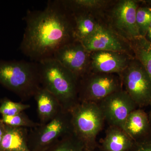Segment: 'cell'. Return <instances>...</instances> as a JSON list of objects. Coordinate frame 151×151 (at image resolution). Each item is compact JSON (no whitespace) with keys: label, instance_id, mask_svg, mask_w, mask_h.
<instances>
[{"label":"cell","instance_id":"cell-1","mask_svg":"<svg viewBox=\"0 0 151 151\" xmlns=\"http://www.w3.org/2000/svg\"><path fill=\"white\" fill-rule=\"evenodd\" d=\"M62 1H49L40 10L27 12L26 26L19 49L31 61L52 57L66 44L75 40L73 22Z\"/></svg>","mask_w":151,"mask_h":151},{"label":"cell","instance_id":"cell-2","mask_svg":"<svg viewBox=\"0 0 151 151\" xmlns=\"http://www.w3.org/2000/svg\"><path fill=\"white\" fill-rule=\"evenodd\" d=\"M38 63L40 86L56 97L64 111H69L79 103V78L52 57Z\"/></svg>","mask_w":151,"mask_h":151},{"label":"cell","instance_id":"cell-3","mask_svg":"<svg viewBox=\"0 0 151 151\" xmlns=\"http://www.w3.org/2000/svg\"><path fill=\"white\" fill-rule=\"evenodd\" d=\"M0 85L16 94L22 101L29 100L41 86L38 63L0 60Z\"/></svg>","mask_w":151,"mask_h":151},{"label":"cell","instance_id":"cell-4","mask_svg":"<svg viewBox=\"0 0 151 151\" xmlns=\"http://www.w3.org/2000/svg\"><path fill=\"white\" fill-rule=\"evenodd\" d=\"M70 112L73 134L82 143L84 151H94L98 147L97 135L105 122L98 104L79 102Z\"/></svg>","mask_w":151,"mask_h":151},{"label":"cell","instance_id":"cell-5","mask_svg":"<svg viewBox=\"0 0 151 151\" xmlns=\"http://www.w3.org/2000/svg\"><path fill=\"white\" fill-rule=\"evenodd\" d=\"M72 133L70 112L62 110L50 122L30 129L29 148L30 151H44L60 139Z\"/></svg>","mask_w":151,"mask_h":151},{"label":"cell","instance_id":"cell-6","mask_svg":"<svg viewBox=\"0 0 151 151\" xmlns=\"http://www.w3.org/2000/svg\"><path fill=\"white\" fill-rule=\"evenodd\" d=\"M122 84L121 77L114 74L87 73L79 80V102L98 103L113 92L122 89Z\"/></svg>","mask_w":151,"mask_h":151},{"label":"cell","instance_id":"cell-7","mask_svg":"<svg viewBox=\"0 0 151 151\" xmlns=\"http://www.w3.org/2000/svg\"><path fill=\"white\" fill-rule=\"evenodd\" d=\"M125 91L141 108L149 105L151 98V80L142 64L132 59L120 74Z\"/></svg>","mask_w":151,"mask_h":151},{"label":"cell","instance_id":"cell-8","mask_svg":"<svg viewBox=\"0 0 151 151\" xmlns=\"http://www.w3.org/2000/svg\"><path fill=\"white\" fill-rule=\"evenodd\" d=\"M97 104L109 126L122 129L130 113L138 107L127 92L122 89L108 95Z\"/></svg>","mask_w":151,"mask_h":151},{"label":"cell","instance_id":"cell-9","mask_svg":"<svg viewBox=\"0 0 151 151\" xmlns=\"http://www.w3.org/2000/svg\"><path fill=\"white\" fill-rule=\"evenodd\" d=\"M52 57L79 79L88 73L90 53L80 42L75 40L66 44L57 50Z\"/></svg>","mask_w":151,"mask_h":151},{"label":"cell","instance_id":"cell-10","mask_svg":"<svg viewBox=\"0 0 151 151\" xmlns=\"http://www.w3.org/2000/svg\"><path fill=\"white\" fill-rule=\"evenodd\" d=\"M132 60L124 52L97 51L90 53L89 64L94 73L120 75Z\"/></svg>","mask_w":151,"mask_h":151},{"label":"cell","instance_id":"cell-11","mask_svg":"<svg viewBox=\"0 0 151 151\" xmlns=\"http://www.w3.org/2000/svg\"><path fill=\"white\" fill-rule=\"evenodd\" d=\"M138 8L135 1L125 0L117 4L113 12L116 27L133 40L141 37L136 21Z\"/></svg>","mask_w":151,"mask_h":151},{"label":"cell","instance_id":"cell-12","mask_svg":"<svg viewBox=\"0 0 151 151\" xmlns=\"http://www.w3.org/2000/svg\"><path fill=\"white\" fill-rule=\"evenodd\" d=\"M80 42L89 53L97 51L124 52L125 50L124 43L117 36L98 24L92 34Z\"/></svg>","mask_w":151,"mask_h":151},{"label":"cell","instance_id":"cell-13","mask_svg":"<svg viewBox=\"0 0 151 151\" xmlns=\"http://www.w3.org/2000/svg\"><path fill=\"white\" fill-rule=\"evenodd\" d=\"M34 97L37 105L38 116L41 124L50 122L63 110L56 97L42 86L38 89Z\"/></svg>","mask_w":151,"mask_h":151},{"label":"cell","instance_id":"cell-14","mask_svg":"<svg viewBox=\"0 0 151 151\" xmlns=\"http://www.w3.org/2000/svg\"><path fill=\"white\" fill-rule=\"evenodd\" d=\"M123 129L134 141L148 136L151 134L148 115L141 108L135 109L127 117Z\"/></svg>","mask_w":151,"mask_h":151},{"label":"cell","instance_id":"cell-15","mask_svg":"<svg viewBox=\"0 0 151 151\" xmlns=\"http://www.w3.org/2000/svg\"><path fill=\"white\" fill-rule=\"evenodd\" d=\"M134 142L122 128L109 126L100 148L101 151H127Z\"/></svg>","mask_w":151,"mask_h":151},{"label":"cell","instance_id":"cell-16","mask_svg":"<svg viewBox=\"0 0 151 151\" xmlns=\"http://www.w3.org/2000/svg\"><path fill=\"white\" fill-rule=\"evenodd\" d=\"M29 131L28 128L6 125L0 151H30L28 145Z\"/></svg>","mask_w":151,"mask_h":151},{"label":"cell","instance_id":"cell-17","mask_svg":"<svg viewBox=\"0 0 151 151\" xmlns=\"http://www.w3.org/2000/svg\"><path fill=\"white\" fill-rule=\"evenodd\" d=\"M73 36L75 40L80 42L92 34L97 24L85 12L73 13Z\"/></svg>","mask_w":151,"mask_h":151},{"label":"cell","instance_id":"cell-18","mask_svg":"<svg viewBox=\"0 0 151 151\" xmlns=\"http://www.w3.org/2000/svg\"><path fill=\"white\" fill-rule=\"evenodd\" d=\"M134 41L136 58L142 64L151 80V42L142 37Z\"/></svg>","mask_w":151,"mask_h":151},{"label":"cell","instance_id":"cell-19","mask_svg":"<svg viewBox=\"0 0 151 151\" xmlns=\"http://www.w3.org/2000/svg\"><path fill=\"white\" fill-rule=\"evenodd\" d=\"M44 151H85L82 143L73 133L65 136Z\"/></svg>","mask_w":151,"mask_h":151},{"label":"cell","instance_id":"cell-20","mask_svg":"<svg viewBox=\"0 0 151 151\" xmlns=\"http://www.w3.org/2000/svg\"><path fill=\"white\" fill-rule=\"evenodd\" d=\"M0 122L12 127H24V128H35L40 125V123L33 122L29 118L24 112L13 116H2Z\"/></svg>","mask_w":151,"mask_h":151},{"label":"cell","instance_id":"cell-21","mask_svg":"<svg viewBox=\"0 0 151 151\" xmlns=\"http://www.w3.org/2000/svg\"><path fill=\"white\" fill-rule=\"evenodd\" d=\"M0 103V114L2 116H14L30 108L29 105L14 102L7 97L2 99Z\"/></svg>","mask_w":151,"mask_h":151},{"label":"cell","instance_id":"cell-22","mask_svg":"<svg viewBox=\"0 0 151 151\" xmlns=\"http://www.w3.org/2000/svg\"><path fill=\"white\" fill-rule=\"evenodd\" d=\"M136 21L140 35L145 37L151 22V8L138 7L137 11Z\"/></svg>","mask_w":151,"mask_h":151},{"label":"cell","instance_id":"cell-23","mask_svg":"<svg viewBox=\"0 0 151 151\" xmlns=\"http://www.w3.org/2000/svg\"><path fill=\"white\" fill-rule=\"evenodd\" d=\"M127 151H151V134L134 141L132 147Z\"/></svg>","mask_w":151,"mask_h":151},{"label":"cell","instance_id":"cell-24","mask_svg":"<svg viewBox=\"0 0 151 151\" xmlns=\"http://www.w3.org/2000/svg\"><path fill=\"white\" fill-rule=\"evenodd\" d=\"M6 131V125L0 122V144L2 141Z\"/></svg>","mask_w":151,"mask_h":151},{"label":"cell","instance_id":"cell-25","mask_svg":"<svg viewBox=\"0 0 151 151\" xmlns=\"http://www.w3.org/2000/svg\"><path fill=\"white\" fill-rule=\"evenodd\" d=\"M145 37V38L147 40L151 42V22L150 26H149L148 28L147 33H146Z\"/></svg>","mask_w":151,"mask_h":151},{"label":"cell","instance_id":"cell-26","mask_svg":"<svg viewBox=\"0 0 151 151\" xmlns=\"http://www.w3.org/2000/svg\"><path fill=\"white\" fill-rule=\"evenodd\" d=\"M150 107V113L148 114L149 121H150V124L151 126V98L150 101V104H149Z\"/></svg>","mask_w":151,"mask_h":151}]
</instances>
